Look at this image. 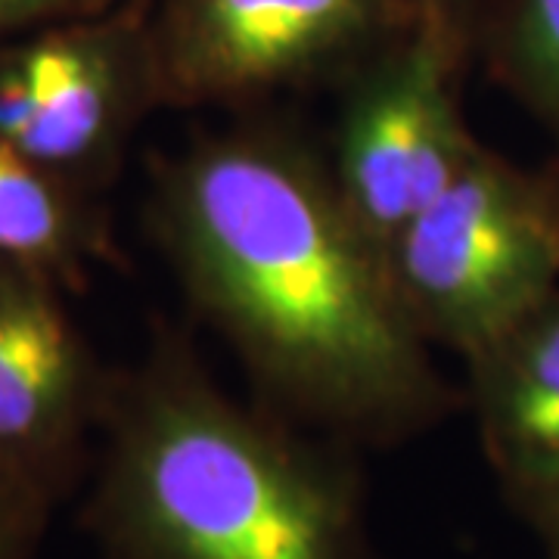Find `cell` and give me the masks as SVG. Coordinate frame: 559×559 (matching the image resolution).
Instances as JSON below:
<instances>
[{
	"mask_svg": "<svg viewBox=\"0 0 559 559\" xmlns=\"http://www.w3.org/2000/svg\"><path fill=\"white\" fill-rule=\"evenodd\" d=\"M150 227L193 308L289 414L399 441L457 404L385 252L293 131L249 121L197 140L159 168Z\"/></svg>",
	"mask_w": 559,
	"mask_h": 559,
	"instance_id": "6da1fadb",
	"label": "cell"
},
{
	"mask_svg": "<svg viewBox=\"0 0 559 559\" xmlns=\"http://www.w3.org/2000/svg\"><path fill=\"white\" fill-rule=\"evenodd\" d=\"M84 522L112 559H373L340 460L242 407L178 340L112 373Z\"/></svg>",
	"mask_w": 559,
	"mask_h": 559,
	"instance_id": "7a4b0ae2",
	"label": "cell"
},
{
	"mask_svg": "<svg viewBox=\"0 0 559 559\" xmlns=\"http://www.w3.org/2000/svg\"><path fill=\"white\" fill-rule=\"evenodd\" d=\"M385 264L414 330L463 360L559 289L557 187L479 140Z\"/></svg>",
	"mask_w": 559,
	"mask_h": 559,
	"instance_id": "3957f363",
	"label": "cell"
},
{
	"mask_svg": "<svg viewBox=\"0 0 559 559\" xmlns=\"http://www.w3.org/2000/svg\"><path fill=\"white\" fill-rule=\"evenodd\" d=\"M165 106L153 0L0 40V143L103 197L138 128Z\"/></svg>",
	"mask_w": 559,
	"mask_h": 559,
	"instance_id": "277c9868",
	"label": "cell"
},
{
	"mask_svg": "<svg viewBox=\"0 0 559 559\" xmlns=\"http://www.w3.org/2000/svg\"><path fill=\"white\" fill-rule=\"evenodd\" d=\"M417 22L414 0H153L162 97L227 109L340 87Z\"/></svg>",
	"mask_w": 559,
	"mask_h": 559,
	"instance_id": "5b68a950",
	"label": "cell"
},
{
	"mask_svg": "<svg viewBox=\"0 0 559 559\" xmlns=\"http://www.w3.org/2000/svg\"><path fill=\"white\" fill-rule=\"evenodd\" d=\"M469 62L419 20L340 91L330 175L382 252L479 143L460 112Z\"/></svg>",
	"mask_w": 559,
	"mask_h": 559,
	"instance_id": "8992f818",
	"label": "cell"
},
{
	"mask_svg": "<svg viewBox=\"0 0 559 559\" xmlns=\"http://www.w3.org/2000/svg\"><path fill=\"white\" fill-rule=\"evenodd\" d=\"M66 296L57 277L0 255V469L50 503L79 479L112 385Z\"/></svg>",
	"mask_w": 559,
	"mask_h": 559,
	"instance_id": "52a82bcc",
	"label": "cell"
},
{
	"mask_svg": "<svg viewBox=\"0 0 559 559\" xmlns=\"http://www.w3.org/2000/svg\"><path fill=\"white\" fill-rule=\"evenodd\" d=\"M463 364L485 460L544 538L559 525V289Z\"/></svg>",
	"mask_w": 559,
	"mask_h": 559,
	"instance_id": "ba28073f",
	"label": "cell"
},
{
	"mask_svg": "<svg viewBox=\"0 0 559 559\" xmlns=\"http://www.w3.org/2000/svg\"><path fill=\"white\" fill-rule=\"evenodd\" d=\"M0 255L79 293L97 264L119 259L100 197L66 183L0 143Z\"/></svg>",
	"mask_w": 559,
	"mask_h": 559,
	"instance_id": "9c48e42d",
	"label": "cell"
},
{
	"mask_svg": "<svg viewBox=\"0 0 559 559\" xmlns=\"http://www.w3.org/2000/svg\"><path fill=\"white\" fill-rule=\"evenodd\" d=\"M476 62L559 143V0H491Z\"/></svg>",
	"mask_w": 559,
	"mask_h": 559,
	"instance_id": "30bf717a",
	"label": "cell"
},
{
	"mask_svg": "<svg viewBox=\"0 0 559 559\" xmlns=\"http://www.w3.org/2000/svg\"><path fill=\"white\" fill-rule=\"evenodd\" d=\"M50 507L35 488L0 469V559H32Z\"/></svg>",
	"mask_w": 559,
	"mask_h": 559,
	"instance_id": "8fae6325",
	"label": "cell"
},
{
	"mask_svg": "<svg viewBox=\"0 0 559 559\" xmlns=\"http://www.w3.org/2000/svg\"><path fill=\"white\" fill-rule=\"evenodd\" d=\"M491 0H414L419 20L426 22L439 38H444L463 60H479L481 25L488 16Z\"/></svg>",
	"mask_w": 559,
	"mask_h": 559,
	"instance_id": "7c38bea8",
	"label": "cell"
},
{
	"mask_svg": "<svg viewBox=\"0 0 559 559\" xmlns=\"http://www.w3.org/2000/svg\"><path fill=\"white\" fill-rule=\"evenodd\" d=\"M116 0H0V40L40 25L100 13Z\"/></svg>",
	"mask_w": 559,
	"mask_h": 559,
	"instance_id": "4fadbf2b",
	"label": "cell"
},
{
	"mask_svg": "<svg viewBox=\"0 0 559 559\" xmlns=\"http://www.w3.org/2000/svg\"><path fill=\"white\" fill-rule=\"evenodd\" d=\"M544 544H547V554H550V559H559V525H554V528L544 535Z\"/></svg>",
	"mask_w": 559,
	"mask_h": 559,
	"instance_id": "5bb4252c",
	"label": "cell"
},
{
	"mask_svg": "<svg viewBox=\"0 0 559 559\" xmlns=\"http://www.w3.org/2000/svg\"><path fill=\"white\" fill-rule=\"evenodd\" d=\"M547 175H550V180H554V187H557V197H559V153L554 156V159L547 162Z\"/></svg>",
	"mask_w": 559,
	"mask_h": 559,
	"instance_id": "9a60e30c",
	"label": "cell"
}]
</instances>
